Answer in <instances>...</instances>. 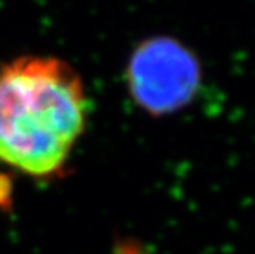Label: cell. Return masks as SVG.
Here are the masks:
<instances>
[{"label": "cell", "mask_w": 255, "mask_h": 254, "mask_svg": "<svg viewBox=\"0 0 255 254\" xmlns=\"http://www.w3.org/2000/svg\"><path fill=\"white\" fill-rule=\"evenodd\" d=\"M88 94L78 71L55 56L0 64V160L25 175L61 172L83 136Z\"/></svg>", "instance_id": "1"}, {"label": "cell", "mask_w": 255, "mask_h": 254, "mask_svg": "<svg viewBox=\"0 0 255 254\" xmlns=\"http://www.w3.org/2000/svg\"><path fill=\"white\" fill-rule=\"evenodd\" d=\"M203 71L198 56L171 36L140 41L127 63V88L140 109L166 116L184 109L198 94Z\"/></svg>", "instance_id": "2"}]
</instances>
